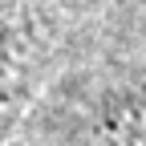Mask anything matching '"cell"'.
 I'll use <instances>...</instances> for the list:
<instances>
[{"label":"cell","instance_id":"6da1fadb","mask_svg":"<svg viewBox=\"0 0 146 146\" xmlns=\"http://www.w3.org/2000/svg\"><path fill=\"white\" fill-rule=\"evenodd\" d=\"M138 138H142V146H146V89H142V102H138Z\"/></svg>","mask_w":146,"mask_h":146}]
</instances>
